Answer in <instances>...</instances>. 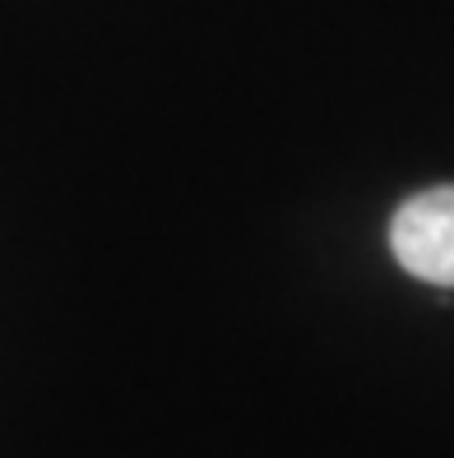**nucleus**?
<instances>
[{
	"label": "nucleus",
	"mask_w": 454,
	"mask_h": 458,
	"mask_svg": "<svg viewBox=\"0 0 454 458\" xmlns=\"http://www.w3.org/2000/svg\"><path fill=\"white\" fill-rule=\"evenodd\" d=\"M390 250L404 274L454 287V185H436L398 204L390 223Z\"/></svg>",
	"instance_id": "f257e3e1"
}]
</instances>
